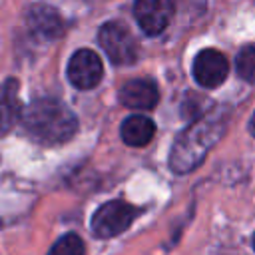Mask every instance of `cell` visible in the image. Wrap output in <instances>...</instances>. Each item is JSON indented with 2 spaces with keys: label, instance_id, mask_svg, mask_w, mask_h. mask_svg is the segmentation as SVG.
Masks as SVG:
<instances>
[{
  "label": "cell",
  "instance_id": "obj_1",
  "mask_svg": "<svg viewBox=\"0 0 255 255\" xmlns=\"http://www.w3.org/2000/svg\"><path fill=\"white\" fill-rule=\"evenodd\" d=\"M225 112L217 110L209 116L203 114L201 118L193 120L173 141L169 153V167L175 173H189L193 171L209 153V149L221 139L225 131Z\"/></svg>",
  "mask_w": 255,
  "mask_h": 255
},
{
  "label": "cell",
  "instance_id": "obj_2",
  "mask_svg": "<svg viewBox=\"0 0 255 255\" xmlns=\"http://www.w3.org/2000/svg\"><path fill=\"white\" fill-rule=\"evenodd\" d=\"M22 124L26 131L42 143H64L78 129L74 112L56 98L32 100L22 110Z\"/></svg>",
  "mask_w": 255,
  "mask_h": 255
},
{
  "label": "cell",
  "instance_id": "obj_3",
  "mask_svg": "<svg viewBox=\"0 0 255 255\" xmlns=\"http://www.w3.org/2000/svg\"><path fill=\"white\" fill-rule=\"evenodd\" d=\"M137 215H139V209L122 199L106 201L92 215V231L96 237H102V239L116 237L124 233Z\"/></svg>",
  "mask_w": 255,
  "mask_h": 255
},
{
  "label": "cell",
  "instance_id": "obj_4",
  "mask_svg": "<svg viewBox=\"0 0 255 255\" xmlns=\"http://www.w3.org/2000/svg\"><path fill=\"white\" fill-rule=\"evenodd\" d=\"M98 42L116 66H129L137 60V42L131 32L120 22H106L100 28Z\"/></svg>",
  "mask_w": 255,
  "mask_h": 255
},
{
  "label": "cell",
  "instance_id": "obj_5",
  "mask_svg": "<svg viewBox=\"0 0 255 255\" xmlns=\"http://www.w3.org/2000/svg\"><path fill=\"white\" fill-rule=\"evenodd\" d=\"M104 76V66L94 50L82 48L72 54L68 62V80L78 90H92L100 84Z\"/></svg>",
  "mask_w": 255,
  "mask_h": 255
},
{
  "label": "cell",
  "instance_id": "obj_6",
  "mask_svg": "<svg viewBox=\"0 0 255 255\" xmlns=\"http://www.w3.org/2000/svg\"><path fill=\"white\" fill-rule=\"evenodd\" d=\"M191 72H193V78L199 86L217 88L225 82V78L229 74V62L219 50L205 48L195 56Z\"/></svg>",
  "mask_w": 255,
  "mask_h": 255
},
{
  "label": "cell",
  "instance_id": "obj_7",
  "mask_svg": "<svg viewBox=\"0 0 255 255\" xmlns=\"http://www.w3.org/2000/svg\"><path fill=\"white\" fill-rule=\"evenodd\" d=\"M133 16L139 28L147 36H157L167 28L173 16V2L171 0H135Z\"/></svg>",
  "mask_w": 255,
  "mask_h": 255
},
{
  "label": "cell",
  "instance_id": "obj_8",
  "mask_svg": "<svg viewBox=\"0 0 255 255\" xmlns=\"http://www.w3.org/2000/svg\"><path fill=\"white\" fill-rule=\"evenodd\" d=\"M157 100V86L149 78H133L120 88V102L129 110H151Z\"/></svg>",
  "mask_w": 255,
  "mask_h": 255
},
{
  "label": "cell",
  "instance_id": "obj_9",
  "mask_svg": "<svg viewBox=\"0 0 255 255\" xmlns=\"http://www.w3.org/2000/svg\"><path fill=\"white\" fill-rule=\"evenodd\" d=\"M26 22H28V28L32 30V34L42 40H54L64 30L60 14L46 4H34L28 10Z\"/></svg>",
  "mask_w": 255,
  "mask_h": 255
},
{
  "label": "cell",
  "instance_id": "obj_10",
  "mask_svg": "<svg viewBox=\"0 0 255 255\" xmlns=\"http://www.w3.org/2000/svg\"><path fill=\"white\" fill-rule=\"evenodd\" d=\"M22 102L18 98V80L8 78L0 86V137L6 135L18 120H22Z\"/></svg>",
  "mask_w": 255,
  "mask_h": 255
},
{
  "label": "cell",
  "instance_id": "obj_11",
  "mask_svg": "<svg viewBox=\"0 0 255 255\" xmlns=\"http://www.w3.org/2000/svg\"><path fill=\"white\" fill-rule=\"evenodd\" d=\"M120 133H122L124 143L131 145V147H141V145L151 141V137L155 133V124L147 116L135 114V116H129L122 122Z\"/></svg>",
  "mask_w": 255,
  "mask_h": 255
},
{
  "label": "cell",
  "instance_id": "obj_12",
  "mask_svg": "<svg viewBox=\"0 0 255 255\" xmlns=\"http://www.w3.org/2000/svg\"><path fill=\"white\" fill-rule=\"evenodd\" d=\"M235 70L241 80L255 84V44H247L235 58Z\"/></svg>",
  "mask_w": 255,
  "mask_h": 255
},
{
  "label": "cell",
  "instance_id": "obj_13",
  "mask_svg": "<svg viewBox=\"0 0 255 255\" xmlns=\"http://www.w3.org/2000/svg\"><path fill=\"white\" fill-rule=\"evenodd\" d=\"M84 241L76 233L62 235L48 251V255H84Z\"/></svg>",
  "mask_w": 255,
  "mask_h": 255
},
{
  "label": "cell",
  "instance_id": "obj_14",
  "mask_svg": "<svg viewBox=\"0 0 255 255\" xmlns=\"http://www.w3.org/2000/svg\"><path fill=\"white\" fill-rule=\"evenodd\" d=\"M249 131H251V135H255V112H253V116L249 120Z\"/></svg>",
  "mask_w": 255,
  "mask_h": 255
},
{
  "label": "cell",
  "instance_id": "obj_15",
  "mask_svg": "<svg viewBox=\"0 0 255 255\" xmlns=\"http://www.w3.org/2000/svg\"><path fill=\"white\" fill-rule=\"evenodd\" d=\"M253 249H255V237H253Z\"/></svg>",
  "mask_w": 255,
  "mask_h": 255
}]
</instances>
